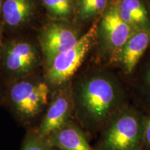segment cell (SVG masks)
<instances>
[{
	"mask_svg": "<svg viewBox=\"0 0 150 150\" xmlns=\"http://www.w3.org/2000/svg\"><path fill=\"white\" fill-rule=\"evenodd\" d=\"M72 93L74 114L89 132L101 131L116 112L129 104L128 90L119 77L104 68L92 70Z\"/></svg>",
	"mask_w": 150,
	"mask_h": 150,
	"instance_id": "6da1fadb",
	"label": "cell"
},
{
	"mask_svg": "<svg viewBox=\"0 0 150 150\" xmlns=\"http://www.w3.org/2000/svg\"><path fill=\"white\" fill-rule=\"evenodd\" d=\"M145 111L128 104L110 118L102 131L96 150H141Z\"/></svg>",
	"mask_w": 150,
	"mask_h": 150,
	"instance_id": "7a4b0ae2",
	"label": "cell"
},
{
	"mask_svg": "<svg viewBox=\"0 0 150 150\" xmlns=\"http://www.w3.org/2000/svg\"><path fill=\"white\" fill-rule=\"evenodd\" d=\"M134 32L122 19L115 2L111 0L97 26L96 42L102 59L109 64L116 65L122 50Z\"/></svg>",
	"mask_w": 150,
	"mask_h": 150,
	"instance_id": "3957f363",
	"label": "cell"
},
{
	"mask_svg": "<svg viewBox=\"0 0 150 150\" xmlns=\"http://www.w3.org/2000/svg\"><path fill=\"white\" fill-rule=\"evenodd\" d=\"M99 20L93 22L88 31L79 38L73 47L58 54L47 65V79L50 84L63 85L78 70L86 55L96 43Z\"/></svg>",
	"mask_w": 150,
	"mask_h": 150,
	"instance_id": "277c9868",
	"label": "cell"
},
{
	"mask_svg": "<svg viewBox=\"0 0 150 150\" xmlns=\"http://www.w3.org/2000/svg\"><path fill=\"white\" fill-rule=\"evenodd\" d=\"M49 87L45 82L21 80L8 90L11 108L20 120L29 122L39 115L48 104Z\"/></svg>",
	"mask_w": 150,
	"mask_h": 150,
	"instance_id": "5b68a950",
	"label": "cell"
},
{
	"mask_svg": "<svg viewBox=\"0 0 150 150\" xmlns=\"http://www.w3.org/2000/svg\"><path fill=\"white\" fill-rule=\"evenodd\" d=\"M38 52L27 42L8 43L0 50V64L7 74L14 77L29 74L38 66Z\"/></svg>",
	"mask_w": 150,
	"mask_h": 150,
	"instance_id": "8992f818",
	"label": "cell"
},
{
	"mask_svg": "<svg viewBox=\"0 0 150 150\" xmlns=\"http://www.w3.org/2000/svg\"><path fill=\"white\" fill-rule=\"evenodd\" d=\"M73 112L74 102L72 92H58L48 105L37 134L47 138L70 122Z\"/></svg>",
	"mask_w": 150,
	"mask_h": 150,
	"instance_id": "52a82bcc",
	"label": "cell"
},
{
	"mask_svg": "<svg viewBox=\"0 0 150 150\" xmlns=\"http://www.w3.org/2000/svg\"><path fill=\"white\" fill-rule=\"evenodd\" d=\"M78 33L65 26L53 24L43 31L40 45L48 65L58 54L72 48L78 42Z\"/></svg>",
	"mask_w": 150,
	"mask_h": 150,
	"instance_id": "ba28073f",
	"label": "cell"
},
{
	"mask_svg": "<svg viewBox=\"0 0 150 150\" xmlns=\"http://www.w3.org/2000/svg\"><path fill=\"white\" fill-rule=\"evenodd\" d=\"M150 48V29L135 31L122 50L116 65L131 76Z\"/></svg>",
	"mask_w": 150,
	"mask_h": 150,
	"instance_id": "9c48e42d",
	"label": "cell"
},
{
	"mask_svg": "<svg viewBox=\"0 0 150 150\" xmlns=\"http://www.w3.org/2000/svg\"><path fill=\"white\" fill-rule=\"evenodd\" d=\"M47 140L52 147L60 150H96L90 145L83 129L72 122L48 136Z\"/></svg>",
	"mask_w": 150,
	"mask_h": 150,
	"instance_id": "30bf717a",
	"label": "cell"
},
{
	"mask_svg": "<svg viewBox=\"0 0 150 150\" xmlns=\"http://www.w3.org/2000/svg\"><path fill=\"white\" fill-rule=\"evenodd\" d=\"M122 19L135 31L150 29V6L146 0H113Z\"/></svg>",
	"mask_w": 150,
	"mask_h": 150,
	"instance_id": "8fae6325",
	"label": "cell"
},
{
	"mask_svg": "<svg viewBox=\"0 0 150 150\" xmlns=\"http://www.w3.org/2000/svg\"><path fill=\"white\" fill-rule=\"evenodd\" d=\"M135 76L134 89L140 102L150 109V48L131 76Z\"/></svg>",
	"mask_w": 150,
	"mask_h": 150,
	"instance_id": "7c38bea8",
	"label": "cell"
},
{
	"mask_svg": "<svg viewBox=\"0 0 150 150\" xmlns=\"http://www.w3.org/2000/svg\"><path fill=\"white\" fill-rule=\"evenodd\" d=\"M33 12L31 0H5L1 13L7 25L17 27L28 20Z\"/></svg>",
	"mask_w": 150,
	"mask_h": 150,
	"instance_id": "4fadbf2b",
	"label": "cell"
},
{
	"mask_svg": "<svg viewBox=\"0 0 150 150\" xmlns=\"http://www.w3.org/2000/svg\"><path fill=\"white\" fill-rule=\"evenodd\" d=\"M110 1L111 0H79V16L83 21L95 22L100 18Z\"/></svg>",
	"mask_w": 150,
	"mask_h": 150,
	"instance_id": "5bb4252c",
	"label": "cell"
},
{
	"mask_svg": "<svg viewBox=\"0 0 150 150\" xmlns=\"http://www.w3.org/2000/svg\"><path fill=\"white\" fill-rule=\"evenodd\" d=\"M43 4L53 16L65 18L70 14L72 6L70 0H42Z\"/></svg>",
	"mask_w": 150,
	"mask_h": 150,
	"instance_id": "9a60e30c",
	"label": "cell"
},
{
	"mask_svg": "<svg viewBox=\"0 0 150 150\" xmlns=\"http://www.w3.org/2000/svg\"><path fill=\"white\" fill-rule=\"evenodd\" d=\"M47 138L36 134L29 135L24 141L22 150H52Z\"/></svg>",
	"mask_w": 150,
	"mask_h": 150,
	"instance_id": "2e32d148",
	"label": "cell"
},
{
	"mask_svg": "<svg viewBox=\"0 0 150 150\" xmlns=\"http://www.w3.org/2000/svg\"><path fill=\"white\" fill-rule=\"evenodd\" d=\"M141 150H150V109L145 111V126Z\"/></svg>",
	"mask_w": 150,
	"mask_h": 150,
	"instance_id": "e0dca14e",
	"label": "cell"
},
{
	"mask_svg": "<svg viewBox=\"0 0 150 150\" xmlns=\"http://www.w3.org/2000/svg\"><path fill=\"white\" fill-rule=\"evenodd\" d=\"M2 4H3L2 1H1V0H0V13L1 12V8H2Z\"/></svg>",
	"mask_w": 150,
	"mask_h": 150,
	"instance_id": "ac0fdd59",
	"label": "cell"
},
{
	"mask_svg": "<svg viewBox=\"0 0 150 150\" xmlns=\"http://www.w3.org/2000/svg\"><path fill=\"white\" fill-rule=\"evenodd\" d=\"M1 32H0V50H1Z\"/></svg>",
	"mask_w": 150,
	"mask_h": 150,
	"instance_id": "d6986e66",
	"label": "cell"
},
{
	"mask_svg": "<svg viewBox=\"0 0 150 150\" xmlns=\"http://www.w3.org/2000/svg\"><path fill=\"white\" fill-rule=\"evenodd\" d=\"M146 1H147V2L148 3V4H149V6H150V0H146Z\"/></svg>",
	"mask_w": 150,
	"mask_h": 150,
	"instance_id": "ffe728a7",
	"label": "cell"
}]
</instances>
